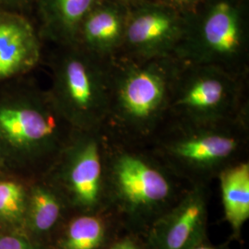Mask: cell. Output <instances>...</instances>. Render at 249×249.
I'll list each match as a JSON object with an SVG mask.
<instances>
[{"instance_id": "ffe728a7", "label": "cell", "mask_w": 249, "mask_h": 249, "mask_svg": "<svg viewBox=\"0 0 249 249\" xmlns=\"http://www.w3.org/2000/svg\"><path fill=\"white\" fill-rule=\"evenodd\" d=\"M109 249H140L138 246L134 243L133 241L129 239H124V240L119 241L118 243L112 246Z\"/></svg>"}, {"instance_id": "603a6c76", "label": "cell", "mask_w": 249, "mask_h": 249, "mask_svg": "<svg viewBox=\"0 0 249 249\" xmlns=\"http://www.w3.org/2000/svg\"><path fill=\"white\" fill-rule=\"evenodd\" d=\"M6 1H8V0H6Z\"/></svg>"}, {"instance_id": "9c48e42d", "label": "cell", "mask_w": 249, "mask_h": 249, "mask_svg": "<svg viewBox=\"0 0 249 249\" xmlns=\"http://www.w3.org/2000/svg\"><path fill=\"white\" fill-rule=\"evenodd\" d=\"M63 177L80 204L97 203L106 183L105 133L103 128L76 131L64 150Z\"/></svg>"}, {"instance_id": "ba28073f", "label": "cell", "mask_w": 249, "mask_h": 249, "mask_svg": "<svg viewBox=\"0 0 249 249\" xmlns=\"http://www.w3.org/2000/svg\"><path fill=\"white\" fill-rule=\"evenodd\" d=\"M187 28L186 15L162 3L143 2L128 9L119 53L140 58L176 56Z\"/></svg>"}, {"instance_id": "5b68a950", "label": "cell", "mask_w": 249, "mask_h": 249, "mask_svg": "<svg viewBox=\"0 0 249 249\" xmlns=\"http://www.w3.org/2000/svg\"><path fill=\"white\" fill-rule=\"evenodd\" d=\"M249 78L179 59L168 117L196 122L235 118L249 111Z\"/></svg>"}, {"instance_id": "d6986e66", "label": "cell", "mask_w": 249, "mask_h": 249, "mask_svg": "<svg viewBox=\"0 0 249 249\" xmlns=\"http://www.w3.org/2000/svg\"><path fill=\"white\" fill-rule=\"evenodd\" d=\"M0 249H36L28 241L17 236H0Z\"/></svg>"}, {"instance_id": "8fae6325", "label": "cell", "mask_w": 249, "mask_h": 249, "mask_svg": "<svg viewBox=\"0 0 249 249\" xmlns=\"http://www.w3.org/2000/svg\"><path fill=\"white\" fill-rule=\"evenodd\" d=\"M207 219L204 194L200 187L190 191L154 229L157 249H189L203 240Z\"/></svg>"}, {"instance_id": "6da1fadb", "label": "cell", "mask_w": 249, "mask_h": 249, "mask_svg": "<svg viewBox=\"0 0 249 249\" xmlns=\"http://www.w3.org/2000/svg\"><path fill=\"white\" fill-rule=\"evenodd\" d=\"M179 59L140 58L116 53L108 58V108L103 130L128 142L151 140L169 116Z\"/></svg>"}, {"instance_id": "44dd1931", "label": "cell", "mask_w": 249, "mask_h": 249, "mask_svg": "<svg viewBox=\"0 0 249 249\" xmlns=\"http://www.w3.org/2000/svg\"><path fill=\"white\" fill-rule=\"evenodd\" d=\"M110 1H113V2H116V3H118V4H121V5H123L124 7H126V8H128L129 6L135 7L137 5H140V4H142L143 2H145V0H110Z\"/></svg>"}, {"instance_id": "e0dca14e", "label": "cell", "mask_w": 249, "mask_h": 249, "mask_svg": "<svg viewBox=\"0 0 249 249\" xmlns=\"http://www.w3.org/2000/svg\"><path fill=\"white\" fill-rule=\"evenodd\" d=\"M25 212V193L16 182H0V218L9 222L19 220Z\"/></svg>"}, {"instance_id": "30bf717a", "label": "cell", "mask_w": 249, "mask_h": 249, "mask_svg": "<svg viewBox=\"0 0 249 249\" xmlns=\"http://www.w3.org/2000/svg\"><path fill=\"white\" fill-rule=\"evenodd\" d=\"M40 35L24 18L0 12V82L33 71L42 57Z\"/></svg>"}, {"instance_id": "8992f818", "label": "cell", "mask_w": 249, "mask_h": 249, "mask_svg": "<svg viewBox=\"0 0 249 249\" xmlns=\"http://www.w3.org/2000/svg\"><path fill=\"white\" fill-rule=\"evenodd\" d=\"M76 129L55 106L48 89L30 83L0 89V143L24 154L55 149Z\"/></svg>"}, {"instance_id": "7c38bea8", "label": "cell", "mask_w": 249, "mask_h": 249, "mask_svg": "<svg viewBox=\"0 0 249 249\" xmlns=\"http://www.w3.org/2000/svg\"><path fill=\"white\" fill-rule=\"evenodd\" d=\"M127 14L123 5L101 0L82 21L75 44L101 58L114 56L123 46Z\"/></svg>"}, {"instance_id": "5bb4252c", "label": "cell", "mask_w": 249, "mask_h": 249, "mask_svg": "<svg viewBox=\"0 0 249 249\" xmlns=\"http://www.w3.org/2000/svg\"><path fill=\"white\" fill-rule=\"evenodd\" d=\"M225 218L239 232L249 218V163L237 160L218 174Z\"/></svg>"}, {"instance_id": "2e32d148", "label": "cell", "mask_w": 249, "mask_h": 249, "mask_svg": "<svg viewBox=\"0 0 249 249\" xmlns=\"http://www.w3.org/2000/svg\"><path fill=\"white\" fill-rule=\"evenodd\" d=\"M60 215V204L51 191L45 187L34 188L31 197V222L38 231L50 230Z\"/></svg>"}, {"instance_id": "3957f363", "label": "cell", "mask_w": 249, "mask_h": 249, "mask_svg": "<svg viewBox=\"0 0 249 249\" xmlns=\"http://www.w3.org/2000/svg\"><path fill=\"white\" fill-rule=\"evenodd\" d=\"M50 57L51 87L55 106L78 131L103 126L108 108V59L76 44L54 45Z\"/></svg>"}, {"instance_id": "7a4b0ae2", "label": "cell", "mask_w": 249, "mask_h": 249, "mask_svg": "<svg viewBox=\"0 0 249 249\" xmlns=\"http://www.w3.org/2000/svg\"><path fill=\"white\" fill-rule=\"evenodd\" d=\"M249 111L215 122L167 117L151 140L153 152L177 174L205 177L240 160L248 140Z\"/></svg>"}, {"instance_id": "9a60e30c", "label": "cell", "mask_w": 249, "mask_h": 249, "mask_svg": "<svg viewBox=\"0 0 249 249\" xmlns=\"http://www.w3.org/2000/svg\"><path fill=\"white\" fill-rule=\"evenodd\" d=\"M105 226L93 216H81L73 220L63 241L65 249H96L102 244Z\"/></svg>"}, {"instance_id": "7402d4cb", "label": "cell", "mask_w": 249, "mask_h": 249, "mask_svg": "<svg viewBox=\"0 0 249 249\" xmlns=\"http://www.w3.org/2000/svg\"><path fill=\"white\" fill-rule=\"evenodd\" d=\"M189 249H217L213 248V246L209 245V244H206L203 242V240L200 241L199 243H197L196 245H194L192 248H190Z\"/></svg>"}, {"instance_id": "4fadbf2b", "label": "cell", "mask_w": 249, "mask_h": 249, "mask_svg": "<svg viewBox=\"0 0 249 249\" xmlns=\"http://www.w3.org/2000/svg\"><path fill=\"white\" fill-rule=\"evenodd\" d=\"M101 0H42L41 36L53 45L75 44L79 29Z\"/></svg>"}, {"instance_id": "ac0fdd59", "label": "cell", "mask_w": 249, "mask_h": 249, "mask_svg": "<svg viewBox=\"0 0 249 249\" xmlns=\"http://www.w3.org/2000/svg\"><path fill=\"white\" fill-rule=\"evenodd\" d=\"M162 4H165L171 8L179 11L184 15H190L196 10L204 0H160Z\"/></svg>"}, {"instance_id": "277c9868", "label": "cell", "mask_w": 249, "mask_h": 249, "mask_svg": "<svg viewBox=\"0 0 249 249\" xmlns=\"http://www.w3.org/2000/svg\"><path fill=\"white\" fill-rule=\"evenodd\" d=\"M187 15V33L177 57L249 76V28L235 0H212Z\"/></svg>"}, {"instance_id": "52a82bcc", "label": "cell", "mask_w": 249, "mask_h": 249, "mask_svg": "<svg viewBox=\"0 0 249 249\" xmlns=\"http://www.w3.org/2000/svg\"><path fill=\"white\" fill-rule=\"evenodd\" d=\"M104 131V130H103ZM106 182L131 210H150L164 202L173 191L177 173L154 153L105 131Z\"/></svg>"}]
</instances>
